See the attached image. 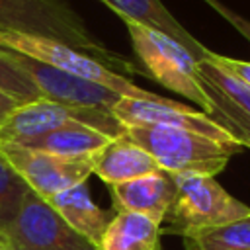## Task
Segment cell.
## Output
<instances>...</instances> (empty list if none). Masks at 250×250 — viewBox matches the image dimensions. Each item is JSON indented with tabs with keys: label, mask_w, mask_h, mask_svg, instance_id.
Instances as JSON below:
<instances>
[{
	"label": "cell",
	"mask_w": 250,
	"mask_h": 250,
	"mask_svg": "<svg viewBox=\"0 0 250 250\" xmlns=\"http://www.w3.org/2000/svg\"><path fill=\"white\" fill-rule=\"evenodd\" d=\"M156 170H160L156 160L127 135H121L96 154L92 174H96L104 184L115 186Z\"/></svg>",
	"instance_id": "14"
},
{
	"label": "cell",
	"mask_w": 250,
	"mask_h": 250,
	"mask_svg": "<svg viewBox=\"0 0 250 250\" xmlns=\"http://www.w3.org/2000/svg\"><path fill=\"white\" fill-rule=\"evenodd\" d=\"M186 250H250V213L221 227L184 234Z\"/></svg>",
	"instance_id": "18"
},
{
	"label": "cell",
	"mask_w": 250,
	"mask_h": 250,
	"mask_svg": "<svg viewBox=\"0 0 250 250\" xmlns=\"http://www.w3.org/2000/svg\"><path fill=\"white\" fill-rule=\"evenodd\" d=\"M197 80L207 98V115L242 148H250V86L211 59L197 61Z\"/></svg>",
	"instance_id": "10"
},
{
	"label": "cell",
	"mask_w": 250,
	"mask_h": 250,
	"mask_svg": "<svg viewBox=\"0 0 250 250\" xmlns=\"http://www.w3.org/2000/svg\"><path fill=\"white\" fill-rule=\"evenodd\" d=\"M0 49L23 53V55L33 57L41 62H47L55 68H61V70L80 76L84 80L102 84V86L117 92L123 98H135V100H158L160 98L154 92L143 90L131 78L113 72L109 66L100 62L98 59H94L70 45L53 41V39L0 29Z\"/></svg>",
	"instance_id": "5"
},
{
	"label": "cell",
	"mask_w": 250,
	"mask_h": 250,
	"mask_svg": "<svg viewBox=\"0 0 250 250\" xmlns=\"http://www.w3.org/2000/svg\"><path fill=\"white\" fill-rule=\"evenodd\" d=\"M0 29L70 45L127 78L143 74L133 61L102 43L66 0H0Z\"/></svg>",
	"instance_id": "1"
},
{
	"label": "cell",
	"mask_w": 250,
	"mask_h": 250,
	"mask_svg": "<svg viewBox=\"0 0 250 250\" xmlns=\"http://www.w3.org/2000/svg\"><path fill=\"white\" fill-rule=\"evenodd\" d=\"M72 121L86 123L113 139L125 135V127L111 115V111L94 107H72L43 98L20 104L0 123V143H20Z\"/></svg>",
	"instance_id": "6"
},
{
	"label": "cell",
	"mask_w": 250,
	"mask_h": 250,
	"mask_svg": "<svg viewBox=\"0 0 250 250\" xmlns=\"http://www.w3.org/2000/svg\"><path fill=\"white\" fill-rule=\"evenodd\" d=\"M61 217L62 221L76 230L80 236H84L90 244L100 246L102 234L105 230V227L111 221L109 211L102 209L100 205H96L90 197L88 186L78 184L74 188H68L61 193H55L51 197L45 199Z\"/></svg>",
	"instance_id": "15"
},
{
	"label": "cell",
	"mask_w": 250,
	"mask_h": 250,
	"mask_svg": "<svg viewBox=\"0 0 250 250\" xmlns=\"http://www.w3.org/2000/svg\"><path fill=\"white\" fill-rule=\"evenodd\" d=\"M0 250H12V248H10V246H8V244L2 240V236H0Z\"/></svg>",
	"instance_id": "24"
},
{
	"label": "cell",
	"mask_w": 250,
	"mask_h": 250,
	"mask_svg": "<svg viewBox=\"0 0 250 250\" xmlns=\"http://www.w3.org/2000/svg\"><path fill=\"white\" fill-rule=\"evenodd\" d=\"M113 10L123 21H135L152 29H158L178 43H182L197 61L207 59L213 51L201 45L170 12L160 0H100Z\"/></svg>",
	"instance_id": "13"
},
{
	"label": "cell",
	"mask_w": 250,
	"mask_h": 250,
	"mask_svg": "<svg viewBox=\"0 0 250 250\" xmlns=\"http://www.w3.org/2000/svg\"><path fill=\"white\" fill-rule=\"evenodd\" d=\"M20 104H21L20 100H16L14 96H10V94H6V92L0 90V123H2Z\"/></svg>",
	"instance_id": "22"
},
{
	"label": "cell",
	"mask_w": 250,
	"mask_h": 250,
	"mask_svg": "<svg viewBox=\"0 0 250 250\" xmlns=\"http://www.w3.org/2000/svg\"><path fill=\"white\" fill-rule=\"evenodd\" d=\"M207 2H211V4H213V6H215V8H217V10H219V12H221V14H225V16H229V18H232V20H236V18H234V16H232V14H229V12H227V10H223V6H219V4H217V2H215V0H207Z\"/></svg>",
	"instance_id": "23"
},
{
	"label": "cell",
	"mask_w": 250,
	"mask_h": 250,
	"mask_svg": "<svg viewBox=\"0 0 250 250\" xmlns=\"http://www.w3.org/2000/svg\"><path fill=\"white\" fill-rule=\"evenodd\" d=\"M0 57L18 72H21L27 80H31L41 96L49 102H57L72 107H94L111 111V107L123 98L117 92L55 68L47 62H41L33 57H27L18 51L0 49Z\"/></svg>",
	"instance_id": "8"
},
{
	"label": "cell",
	"mask_w": 250,
	"mask_h": 250,
	"mask_svg": "<svg viewBox=\"0 0 250 250\" xmlns=\"http://www.w3.org/2000/svg\"><path fill=\"white\" fill-rule=\"evenodd\" d=\"M111 115L123 125H166L186 131H193L217 141H234L223 127H219L207 113L197 111L182 102L160 96L158 100H135L121 98L113 107Z\"/></svg>",
	"instance_id": "11"
},
{
	"label": "cell",
	"mask_w": 250,
	"mask_h": 250,
	"mask_svg": "<svg viewBox=\"0 0 250 250\" xmlns=\"http://www.w3.org/2000/svg\"><path fill=\"white\" fill-rule=\"evenodd\" d=\"M162 223L133 211H117L105 227L100 250H162Z\"/></svg>",
	"instance_id": "17"
},
{
	"label": "cell",
	"mask_w": 250,
	"mask_h": 250,
	"mask_svg": "<svg viewBox=\"0 0 250 250\" xmlns=\"http://www.w3.org/2000/svg\"><path fill=\"white\" fill-rule=\"evenodd\" d=\"M125 27L143 76L195 102L205 113L207 98L197 80V59L182 43L158 29L135 21H125Z\"/></svg>",
	"instance_id": "4"
},
{
	"label": "cell",
	"mask_w": 250,
	"mask_h": 250,
	"mask_svg": "<svg viewBox=\"0 0 250 250\" xmlns=\"http://www.w3.org/2000/svg\"><path fill=\"white\" fill-rule=\"evenodd\" d=\"M211 59H213L215 62H219L223 68H227L229 72H232L236 78H240L246 86H250V61L230 59V57L217 55V53H211Z\"/></svg>",
	"instance_id": "21"
},
{
	"label": "cell",
	"mask_w": 250,
	"mask_h": 250,
	"mask_svg": "<svg viewBox=\"0 0 250 250\" xmlns=\"http://www.w3.org/2000/svg\"><path fill=\"white\" fill-rule=\"evenodd\" d=\"M125 135L170 174L217 176L234 154L244 150L236 141H217L166 125H131L125 127Z\"/></svg>",
	"instance_id": "2"
},
{
	"label": "cell",
	"mask_w": 250,
	"mask_h": 250,
	"mask_svg": "<svg viewBox=\"0 0 250 250\" xmlns=\"http://www.w3.org/2000/svg\"><path fill=\"white\" fill-rule=\"evenodd\" d=\"M12 250H100L72 230L35 191H29L16 219L0 230Z\"/></svg>",
	"instance_id": "7"
},
{
	"label": "cell",
	"mask_w": 250,
	"mask_h": 250,
	"mask_svg": "<svg viewBox=\"0 0 250 250\" xmlns=\"http://www.w3.org/2000/svg\"><path fill=\"white\" fill-rule=\"evenodd\" d=\"M29 191V186L21 180V176L10 166V162L0 152V230L16 219Z\"/></svg>",
	"instance_id": "19"
},
{
	"label": "cell",
	"mask_w": 250,
	"mask_h": 250,
	"mask_svg": "<svg viewBox=\"0 0 250 250\" xmlns=\"http://www.w3.org/2000/svg\"><path fill=\"white\" fill-rule=\"evenodd\" d=\"M176 189L174 174L156 170L135 180L109 186V195L115 211L143 213L162 223L176 197Z\"/></svg>",
	"instance_id": "12"
},
{
	"label": "cell",
	"mask_w": 250,
	"mask_h": 250,
	"mask_svg": "<svg viewBox=\"0 0 250 250\" xmlns=\"http://www.w3.org/2000/svg\"><path fill=\"white\" fill-rule=\"evenodd\" d=\"M0 152L29 186V189L43 199L84 184L94 170L96 158V154L61 156L45 150L25 148L14 143H0Z\"/></svg>",
	"instance_id": "9"
},
{
	"label": "cell",
	"mask_w": 250,
	"mask_h": 250,
	"mask_svg": "<svg viewBox=\"0 0 250 250\" xmlns=\"http://www.w3.org/2000/svg\"><path fill=\"white\" fill-rule=\"evenodd\" d=\"M0 90L6 92V94H10V96H14L21 104L43 100V96L37 90V86L31 80H27L21 72H18L16 68H12L2 57H0Z\"/></svg>",
	"instance_id": "20"
},
{
	"label": "cell",
	"mask_w": 250,
	"mask_h": 250,
	"mask_svg": "<svg viewBox=\"0 0 250 250\" xmlns=\"http://www.w3.org/2000/svg\"><path fill=\"white\" fill-rule=\"evenodd\" d=\"M113 137L86 125L80 121L66 123L62 127H57L53 131H47L43 135L14 143L25 148L33 150H45L61 156H92L98 154L107 143H111Z\"/></svg>",
	"instance_id": "16"
},
{
	"label": "cell",
	"mask_w": 250,
	"mask_h": 250,
	"mask_svg": "<svg viewBox=\"0 0 250 250\" xmlns=\"http://www.w3.org/2000/svg\"><path fill=\"white\" fill-rule=\"evenodd\" d=\"M176 197L162 221V232L189 234L195 230L221 227L242 219L250 207L232 197L215 176L205 174H174Z\"/></svg>",
	"instance_id": "3"
}]
</instances>
